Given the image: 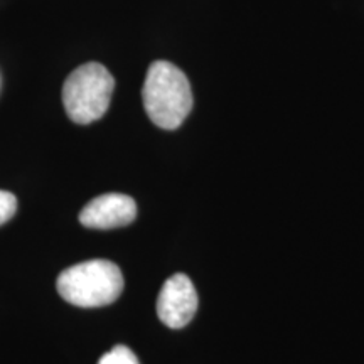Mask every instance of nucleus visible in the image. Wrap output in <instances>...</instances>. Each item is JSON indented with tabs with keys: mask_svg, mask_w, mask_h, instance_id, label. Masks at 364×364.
Listing matches in <instances>:
<instances>
[{
	"mask_svg": "<svg viewBox=\"0 0 364 364\" xmlns=\"http://www.w3.org/2000/svg\"><path fill=\"white\" fill-rule=\"evenodd\" d=\"M17 209V199L12 193L7 191H0V226L9 220H12V216L16 215Z\"/></svg>",
	"mask_w": 364,
	"mask_h": 364,
	"instance_id": "nucleus-7",
	"label": "nucleus"
},
{
	"mask_svg": "<svg viewBox=\"0 0 364 364\" xmlns=\"http://www.w3.org/2000/svg\"><path fill=\"white\" fill-rule=\"evenodd\" d=\"M142 98L149 118L164 130L179 129L193 110V91L188 76L167 61L150 65Z\"/></svg>",
	"mask_w": 364,
	"mask_h": 364,
	"instance_id": "nucleus-1",
	"label": "nucleus"
},
{
	"mask_svg": "<svg viewBox=\"0 0 364 364\" xmlns=\"http://www.w3.org/2000/svg\"><path fill=\"white\" fill-rule=\"evenodd\" d=\"M198 311V292L184 273H176L162 287L157 299V316L171 329H182Z\"/></svg>",
	"mask_w": 364,
	"mask_h": 364,
	"instance_id": "nucleus-4",
	"label": "nucleus"
},
{
	"mask_svg": "<svg viewBox=\"0 0 364 364\" xmlns=\"http://www.w3.org/2000/svg\"><path fill=\"white\" fill-rule=\"evenodd\" d=\"M115 90L112 73L100 63H86L68 76L63 86V105L75 124H93L107 113Z\"/></svg>",
	"mask_w": 364,
	"mask_h": 364,
	"instance_id": "nucleus-3",
	"label": "nucleus"
},
{
	"mask_svg": "<svg viewBox=\"0 0 364 364\" xmlns=\"http://www.w3.org/2000/svg\"><path fill=\"white\" fill-rule=\"evenodd\" d=\"M136 218V204L130 196L103 194L91 201L80 213L81 225L95 230L129 226Z\"/></svg>",
	"mask_w": 364,
	"mask_h": 364,
	"instance_id": "nucleus-5",
	"label": "nucleus"
},
{
	"mask_svg": "<svg viewBox=\"0 0 364 364\" xmlns=\"http://www.w3.org/2000/svg\"><path fill=\"white\" fill-rule=\"evenodd\" d=\"M98 364H140L139 359L130 351L127 346H115L112 351H108L100 359Z\"/></svg>",
	"mask_w": 364,
	"mask_h": 364,
	"instance_id": "nucleus-6",
	"label": "nucleus"
},
{
	"mask_svg": "<svg viewBox=\"0 0 364 364\" xmlns=\"http://www.w3.org/2000/svg\"><path fill=\"white\" fill-rule=\"evenodd\" d=\"M58 292L73 306L103 307L115 302L124 292V275L108 260L78 263L58 277Z\"/></svg>",
	"mask_w": 364,
	"mask_h": 364,
	"instance_id": "nucleus-2",
	"label": "nucleus"
}]
</instances>
